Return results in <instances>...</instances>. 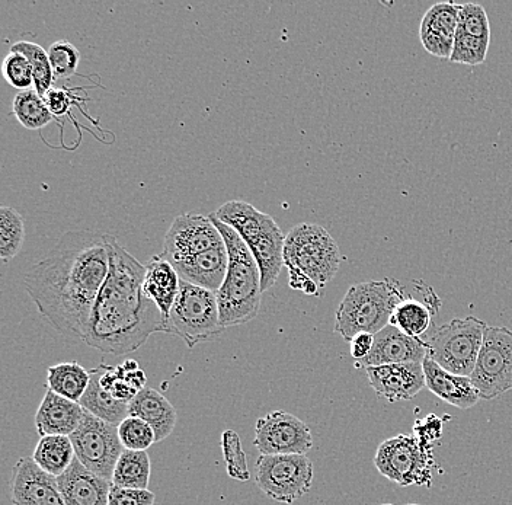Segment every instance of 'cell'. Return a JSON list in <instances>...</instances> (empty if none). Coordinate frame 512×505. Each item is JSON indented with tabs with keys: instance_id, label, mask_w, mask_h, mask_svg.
I'll list each match as a JSON object with an SVG mask.
<instances>
[{
	"instance_id": "15",
	"label": "cell",
	"mask_w": 512,
	"mask_h": 505,
	"mask_svg": "<svg viewBox=\"0 0 512 505\" xmlns=\"http://www.w3.org/2000/svg\"><path fill=\"white\" fill-rule=\"evenodd\" d=\"M11 500L14 505H66L59 479L32 457H21L12 469Z\"/></svg>"
},
{
	"instance_id": "21",
	"label": "cell",
	"mask_w": 512,
	"mask_h": 505,
	"mask_svg": "<svg viewBox=\"0 0 512 505\" xmlns=\"http://www.w3.org/2000/svg\"><path fill=\"white\" fill-rule=\"evenodd\" d=\"M85 412L78 402L69 401L48 389L35 414V428L40 437H70L78 430Z\"/></svg>"
},
{
	"instance_id": "2",
	"label": "cell",
	"mask_w": 512,
	"mask_h": 505,
	"mask_svg": "<svg viewBox=\"0 0 512 505\" xmlns=\"http://www.w3.org/2000/svg\"><path fill=\"white\" fill-rule=\"evenodd\" d=\"M110 271L96 297L83 343L111 354L127 356L146 344L158 332L171 334L168 321L156 303L144 294L146 265L140 264L108 235Z\"/></svg>"
},
{
	"instance_id": "45",
	"label": "cell",
	"mask_w": 512,
	"mask_h": 505,
	"mask_svg": "<svg viewBox=\"0 0 512 505\" xmlns=\"http://www.w3.org/2000/svg\"><path fill=\"white\" fill-rule=\"evenodd\" d=\"M408 505H419V504H408Z\"/></svg>"
},
{
	"instance_id": "3",
	"label": "cell",
	"mask_w": 512,
	"mask_h": 505,
	"mask_svg": "<svg viewBox=\"0 0 512 505\" xmlns=\"http://www.w3.org/2000/svg\"><path fill=\"white\" fill-rule=\"evenodd\" d=\"M210 219L222 233L229 254L226 278L216 293L223 328L248 324L261 309V270L239 233L217 219L214 213L210 214Z\"/></svg>"
},
{
	"instance_id": "37",
	"label": "cell",
	"mask_w": 512,
	"mask_h": 505,
	"mask_svg": "<svg viewBox=\"0 0 512 505\" xmlns=\"http://www.w3.org/2000/svg\"><path fill=\"white\" fill-rule=\"evenodd\" d=\"M491 41L456 34L450 62L457 65L479 66L485 63Z\"/></svg>"
},
{
	"instance_id": "25",
	"label": "cell",
	"mask_w": 512,
	"mask_h": 505,
	"mask_svg": "<svg viewBox=\"0 0 512 505\" xmlns=\"http://www.w3.org/2000/svg\"><path fill=\"white\" fill-rule=\"evenodd\" d=\"M144 265H146L143 281L144 294L156 303L166 321H169V315L174 308L179 286H181V277L176 273L174 265L160 254L150 258Z\"/></svg>"
},
{
	"instance_id": "24",
	"label": "cell",
	"mask_w": 512,
	"mask_h": 505,
	"mask_svg": "<svg viewBox=\"0 0 512 505\" xmlns=\"http://www.w3.org/2000/svg\"><path fill=\"white\" fill-rule=\"evenodd\" d=\"M128 417L140 418L153 428L156 434V443H160L171 436L175 430L176 415L174 405L165 395L156 389H143L128 405Z\"/></svg>"
},
{
	"instance_id": "38",
	"label": "cell",
	"mask_w": 512,
	"mask_h": 505,
	"mask_svg": "<svg viewBox=\"0 0 512 505\" xmlns=\"http://www.w3.org/2000/svg\"><path fill=\"white\" fill-rule=\"evenodd\" d=\"M47 53L54 78L69 79L70 76L75 75L80 62V53L70 41H56L51 44Z\"/></svg>"
},
{
	"instance_id": "10",
	"label": "cell",
	"mask_w": 512,
	"mask_h": 505,
	"mask_svg": "<svg viewBox=\"0 0 512 505\" xmlns=\"http://www.w3.org/2000/svg\"><path fill=\"white\" fill-rule=\"evenodd\" d=\"M255 471L256 487L277 503L293 504L312 488L313 463L306 455H261Z\"/></svg>"
},
{
	"instance_id": "31",
	"label": "cell",
	"mask_w": 512,
	"mask_h": 505,
	"mask_svg": "<svg viewBox=\"0 0 512 505\" xmlns=\"http://www.w3.org/2000/svg\"><path fill=\"white\" fill-rule=\"evenodd\" d=\"M12 113L24 129L41 130L53 123L54 115L50 113L44 98L35 89L19 92L12 102Z\"/></svg>"
},
{
	"instance_id": "35",
	"label": "cell",
	"mask_w": 512,
	"mask_h": 505,
	"mask_svg": "<svg viewBox=\"0 0 512 505\" xmlns=\"http://www.w3.org/2000/svg\"><path fill=\"white\" fill-rule=\"evenodd\" d=\"M456 34L491 41V24L485 8L479 3L459 5V25Z\"/></svg>"
},
{
	"instance_id": "16",
	"label": "cell",
	"mask_w": 512,
	"mask_h": 505,
	"mask_svg": "<svg viewBox=\"0 0 512 505\" xmlns=\"http://www.w3.org/2000/svg\"><path fill=\"white\" fill-rule=\"evenodd\" d=\"M441 299L432 287L421 280H412L408 297L396 306L389 325L412 338L425 337L430 331L432 318L440 312Z\"/></svg>"
},
{
	"instance_id": "4",
	"label": "cell",
	"mask_w": 512,
	"mask_h": 505,
	"mask_svg": "<svg viewBox=\"0 0 512 505\" xmlns=\"http://www.w3.org/2000/svg\"><path fill=\"white\" fill-rule=\"evenodd\" d=\"M341 264V251L328 230L313 223H299L286 236L284 267L288 284L297 292L318 296L334 280Z\"/></svg>"
},
{
	"instance_id": "32",
	"label": "cell",
	"mask_w": 512,
	"mask_h": 505,
	"mask_svg": "<svg viewBox=\"0 0 512 505\" xmlns=\"http://www.w3.org/2000/svg\"><path fill=\"white\" fill-rule=\"evenodd\" d=\"M25 241L24 217L14 207H0V257L14 260Z\"/></svg>"
},
{
	"instance_id": "14",
	"label": "cell",
	"mask_w": 512,
	"mask_h": 505,
	"mask_svg": "<svg viewBox=\"0 0 512 505\" xmlns=\"http://www.w3.org/2000/svg\"><path fill=\"white\" fill-rule=\"evenodd\" d=\"M220 230L210 216L185 213L176 217L163 241L162 257L174 264L203 254L214 246L223 244Z\"/></svg>"
},
{
	"instance_id": "6",
	"label": "cell",
	"mask_w": 512,
	"mask_h": 505,
	"mask_svg": "<svg viewBox=\"0 0 512 505\" xmlns=\"http://www.w3.org/2000/svg\"><path fill=\"white\" fill-rule=\"evenodd\" d=\"M214 214L217 219L235 229L249 246L261 270L262 293L268 292L277 283L283 270L286 244V236L274 217L243 200L227 201Z\"/></svg>"
},
{
	"instance_id": "27",
	"label": "cell",
	"mask_w": 512,
	"mask_h": 505,
	"mask_svg": "<svg viewBox=\"0 0 512 505\" xmlns=\"http://www.w3.org/2000/svg\"><path fill=\"white\" fill-rule=\"evenodd\" d=\"M91 382V373L78 361H66L47 369V386L50 391L69 399L80 402Z\"/></svg>"
},
{
	"instance_id": "34",
	"label": "cell",
	"mask_w": 512,
	"mask_h": 505,
	"mask_svg": "<svg viewBox=\"0 0 512 505\" xmlns=\"http://www.w3.org/2000/svg\"><path fill=\"white\" fill-rule=\"evenodd\" d=\"M220 446H222L224 462H226L230 478L240 482L249 481L251 471L248 468V460H246V453L243 450L239 434L233 430L223 431Z\"/></svg>"
},
{
	"instance_id": "40",
	"label": "cell",
	"mask_w": 512,
	"mask_h": 505,
	"mask_svg": "<svg viewBox=\"0 0 512 505\" xmlns=\"http://www.w3.org/2000/svg\"><path fill=\"white\" fill-rule=\"evenodd\" d=\"M156 497L149 489L120 488L112 485L108 505H155Z\"/></svg>"
},
{
	"instance_id": "23",
	"label": "cell",
	"mask_w": 512,
	"mask_h": 505,
	"mask_svg": "<svg viewBox=\"0 0 512 505\" xmlns=\"http://www.w3.org/2000/svg\"><path fill=\"white\" fill-rule=\"evenodd\" d=\"M422 367H424L425 385L428 391L447 404L460 409H470L480 401L479 393L470 377L447 372L430 357H425Z\"/></svg>"
},
{
	"instance_id": "41",
	"label": "cell",
	"mask_w": 512,
	"mask_h": 505,
	"mask_svg": "<svg viewBox=\"0 0 512 505\" xmlns=\"http://www.w3.org/2000/svg\"><path fill=\"white\" fill-rule=\"evenodd\" d=\"M43 98L54 117H64L72 110L73 97L64 89L51 88Z\"/></svg>"
},
{
	"instance_id": "8",
	"label": "cell",
	"mask_w": 512,
	"mask_h": 505,
	"mask_svg": "<svg viewBox=\"0 0 512 505\" xmlns=\"http://www.w3.org/2000/svg\"><path fill=\"white\" fill-rule=\"evenodd\" d=\"M486 326L475 316L438 326L424 337L427 357L454 375L472 376Z\"/></svg>"
},
{
	"instance_id": "20",
	"label": "cell",
	"mask_w": 512,
	"mask_h": 505,
	"mask_svg": "<svg viewBox=\"0 0 512 505\" xmlns=\"http://www.w3.org/2000/svg\"><path fill=\"white\" fill-rule=\"evenodd\" d=\"M172 265L181 280L217 293L224 283L229 265L226 242L208 249L203 254L176 261Z\"/></svg>"
},
{
	"instance_id": "11",
	"label": "cell",
	"mask_w": 512,
	"mask_h": 505,
	"mask_svg": "<svg viewBox=\"0 0 512 505\" xmlns=\"http://www.w3.org/2000/svg\"><path fill=\"white\" fill-rule=\"evenodd\" d=\"M473 386L480 399L492 401L512 389V331L507 326H486Z\"/></svg>"
},
{
	"instance_id": "44",
	"label": "cell",
	"mask_w": 512,
	"mask_h": 505,
	"mask_svg": "<svg viewBox=\"0 0 512 505\" xmlns=\"http://www.w3.org/2000/svg\"><path fill=\"white\" fill-rule=\"evenodd\" d=\"M382 505H393V504H382Z\"/></svg>"
},
{
	"instance_id": "9",
	"label": "cell",
	"mask_w": 512,
	"mask_h": 505,
	"mask_svg": "<svg viewBox=\"0 0 512 505\" xmlns=\"http://www.w3.org/2000/svg\"><path fill=\"white\" fill-rule=\"evenodd\" d=\"M374 466L384 478L399 487H428L434 479L435 457L432 444L416 436H399L384 440L374 456Z\"/></svg>"
},
{
	"instance_id": "5",
	"label": "cell",
	"mask_w": 512,
	"mask_h": 505,
	"mask_svg": "<svg viewBox=\"0 0 512 505\" xmlns=\"http://www.w3.org/2000/svg\"><path fill=\"white\" fill-rule=\"evenodd\" d=\"M408 297V286L395 278L364 281L348 289L335 315V332L345 341L376 335L389 325L396 306Z\"/></svg>"
},
{
	"instance_id": "26",
	"label": "cell",
	"mask_w": 512,
	"mask_h": 505,
	"mask_svg": "<svg viewBox=\"0 0 512 505\" xmlns=\"http://www.w3.org/2000/svg\"><path fill=\"white\" fill-rule=\"evenodd\" d=\"M99 383L105 392L117 401L130 404L143 389H146L147 377L136 360L124 361L120 366L99 364Z\"/></svg>"
},
{
	"instance_id": "22",
	"label": "cell",
	"mask_w": 512,
	"mask_h": 505,
	"mask_svg": "<svg viewBox=\"0 0 512 505\" xmlns=\"http://www.w3.org/2000/svg\"><path fill=\"white\" fill-rule=\"evenodd\" d=\"M57 479L66 505H108L110 501L112 482L88 471L76 457Z\"/></svg>"
},
{
	"instance_id": "1",
	"label": "cell",
	"mask_w": 512,
	"mask_h": 505,
	"mask_svg": "<svg viewBox=\"0 0 512 505\" xmlns=\"http://www.w3.org/2000/svg\"><path fill=\"white\" fill-rule=\"evenodd\" d=\"M108 271V233L72 230L32 265L24 276V287L59 334L83 340Z\"/></svg>"
},
{
	"instance_id": "19",
	"label": "cell",
	"mask_w": 512,
	"mask_h": 505,
	"mask_svg": "<svg viewBox=\"0 0 512 505\" xmlns=\"http://www.w3.org/2000/svg\"><path fill=\"white\" fill-rule=\"evenodd\" d=\"M459 25V5L454 2L435 3L422 18L419 38L422 47L440 59L450 60Z\"/></svg>"
},
{
	"instance_id": "30",
	"label": "cell",
	"mask_w": 512,
	"mask_h": 505,
	"mask_svg": "<svg viewBox=\"0 0 512 505\" xmlns=\"http://www.w3.org/2000/svg\"><path fill=\"white\" fill-rule=\"evenodd\" d=\"M150 472H152V463H150L149 453L124 449L123 455L115 466L111 482L112 485L120 488L147 489Z\"/></svg>"
},
{
	"instance_id": "39",
	"label": "cell",
	"mask_w": 512,
	"mask_h": 505,
	"mask_svg": "<svg viewBox=\"0 0 512 505\" xmlns=\"http://www.w3.org/2000/svg\"><path fill=\"white\" fill-rule=\"evenodd\" d=\"M2 75L12 88L28 91L34 85V72L27 57L9 51L2 63Z\"/></svg>"
},
{
	"instance_id": "28",
	"label": "cell",
	"mask_w": 512,
	"mask_h": 505,
	"mask_svg": "<svg viewBox=\"0 0 512 505\" xmlns=\"http://www.w3.org/2000/svg\"><path fill=\"white\" fill-rule=\"evenodd\" d=\"M89 373H91V382H89L88 389L79 404L89 414L118 427L128 417V405L130 404L117 401L112 398L110 393L101 388L98 367L89 370Z\"/></svg>"
},
{
	"instance_id": "42",
	"label": "cell",
	"mask_w": 512,
	"mask_h": 505,
	"mask_svg": "<svg viewBox=\"0 0 512 505\" xmlns=\"http://www.w3.org/2000/svg\"><path fill=\"white\" fill-rule=\"evenodd\" d=\"M441 430H443V421L435 415L425 418V421L416 423V437L425 443L432 444V441L440 439Z\"/></svg>"
},
{
	"instance_id": "43",
	"label": "cell",
	"mask_w": 512,
	"mask_h": 505,
	"mask_svg": "<svg viewBox=\"0 0 512 505\" xmlns=\"http://www.w3.org/2000/svg\"><path fill=\"white\" fill-rule=\"evenodd\" d=\"M374 344V335L360 334L351 341V356L355 361L366 359Z\"/></svg>"
},
{
	"instance_id": "18",
	"label": "cell",
	"mask_w": 512,
	"mask_h": 505,
	"mask_svg": "<svg viewBox=\"0 0 512 505\" xmlns=\"http://www.w3.org/2000/svg\"><path fill=\"white\" fill-rule=\"evenodd\" d=\"M427 357V345L421 338L403 334L395 326L387 325L374 335V344L366 359L355 361L357 369L386 366V364L422 363Z\"/></svg>"
},
{
	"instance_id": "7",
	"label": "cell",
	"mask_w": 512,
	"mask_h": 505,
	"mask_svg": "<svg viewBox=\"0 0 512 505\" xmlns=\"http://www.w3.org/2000/svg\"><path fill=\"white\" fill-rule=\"evenodd\" d=\"M168 325L188 348L216 341L224 332L217 294L181 280Z\"/></svg>"
},
{
	"instance_id": "36",
	"label": "cell",
	"mask_w": 512,
	"mask_h": 505,
	"mask_svg": "<svg viewBox=\"0 0 512 505\" xmlns=\"http://www.w3.org/2000/svg\"><path fill=\"white\" fill-rule=\"evenodd\" d=\"M121 443L124 449L146 452L156 443V434L146 421L136 417H127L118 425Z\"/></svg>"
},
{
	"instance_id": "29",
	"label": "cell",
	"mask_w": 512,
	"mask_h": 505,
	"mask_svg": "<svg viewBox=\"0 0 512 505\" xmlns=\"http://www.w3.org/2000/svg\"><path fill=\"white\" fill-rule=\"evenodd\" d=\"M75 457L72 440L66 436L41 437L32 455V459L43 471L56 478L70 468Z\"/></svg>"
},
{
	"instance_id": "17",
	"label": "cell",
	"mask_w": 512,
	"mask_h": 505,
	"mask_svg": "<svg viewBox=\"0 0 512 505\" xmlns=\"http://www.w3.org/2000/svg\"><path fill=\"white\" fill-rule=\"evenodd\" d=\"M364 370L373 391L389 402L409 401L427 388L422 363L386 364Z\"/></svg>"
},
{
	"instance_id": "13",
	"label": "cell",
	"mask_w": 512,
	"mask_h": 505,
	"mask_svg": "<svg viewBox=\"0 0 512 505\" xmlns=\"http://www.w3.org/2000/svg\"><path fill=\"white\" fill-rule=\"evenodd\" d=\"M254 446L261 455H306L313 447L312 431L296 415L275 409L256 421Z\"/></svg>"
},
{
	"instance_id": "12",
	"label": "cell",
	"mask_w": 512,
	"mask_h": 505,
	"mask_svg": "<svg viewBox=\"0 0 512 505\" xmlns=\"http://www.w3.org/2000/svg\"><path fill=\"white\" fill-rule=\"evenodd\" d=\"M70 440L75 449L76 459L88 471L112 481L115 466L124 452L117 425L85 412L82 423L70 436Z\"/></svg>"
},
{
	"instance_id": "33",
	"label": "cell",
	"mask_w": 512,
	"mask_h": 505,
	"mask_svg": "<svg viewBox=\"0 0 512 505\" xmlns=\"http://www.w3.org/2000/svg\"><path fill=\"white\" fill-rule=\"evenodd\" d=\"M11 51L27 57L28 62L31 63L32 72H34L35 91L44 97L53 88L54 79H56L53 69H51L50 60H48L47 51L40 44L25 40L12 44Z\"/></svg>"
}]
</instances>
